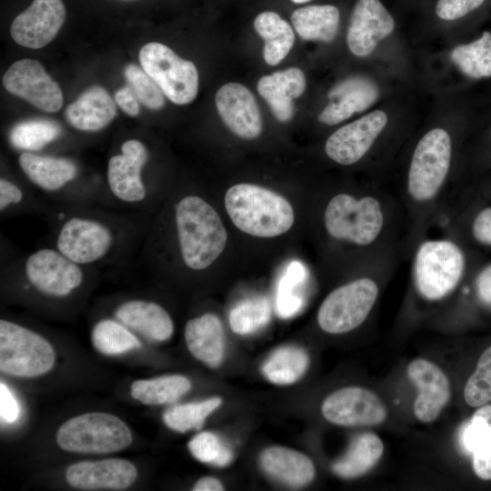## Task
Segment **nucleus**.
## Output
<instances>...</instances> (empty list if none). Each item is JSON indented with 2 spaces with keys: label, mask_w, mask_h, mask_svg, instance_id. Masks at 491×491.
<instances>
[{
  "label": "nucleus",
  "mask_w": 491,
  "mask_h": 491,
  "mask_svg": "<svg viewBox=\"0 0 491 491\" xmlns=\"http://www.w3.org/2000/svg\"><path fill=\"white\" fill-rule=\"evenodd\" d=\"M43 216L52 246L75 263L98 270L134 266L152 219L146 213L55 203Z\"/></svg>",
  "instance_id": "nucleus-1"
},
{
  "label": "nucleus",
  "mask_w": 491,
  "mask_h": 491,
  "mask_svg": "<svg viewBox=\"0 0 491 491\" xmlns=\"http://www.w3.org/2000/svg\"><path fill=\"white\" fill-rule=\"evenodd\" d=\"M1 277L17 291L63 301L85 290L99 275L67 258L51 245L1 261Z\"/></svg>",
  "instance_id": "nucleus-2"
},
{
  "label": "nucleus",
  "mask_w": 491,
  "mask_h": 491,
  "mask_svg": "<svg viewBox=\"0 0 491 491\" xmlns=\"http://www.w3.org/2000/svg\"><path fill=\"white\" fill-rule=\"evenodd\" d=\"M426 235L412 248L410 277L413 290L425 302L436 303L454 294L478 264L472 247L442 231Z\"/></svg>",
  "instance_id": "nucleus-3"
},
{
  "label": "nucleus",
  "mask_w": 491,
  "mask_h": 491,
  "mask_svg": "<svg viewBox=\"0 0 491 491\" xmlns=\"http://www.w3.org/2000/svg\"><path fill=\"white\" fill-rule=\"evenodd\" d=\"M170 230L183 268L202 272L225 249L227 233L215 209L201 195L185 193L169 208Z\"/></svg>",
  "instance_id": "nucleus-4"
},
{
  "label": "nucleus",
  "mask_w": 491,
  "mask_h": 491,
  "mask_svg": "<svg viewBox=\"0 0 491 491\" xmlns=\"http://www.w3.org/2000/svg\"><path fill=\"white\" fill-rule=\"evenodd\" d=\"M18 165L25 180L50 203L108 207L105 182L85 179L70 157L22 152Z\"/></svg>",
  "instance_id": "nucleus-5"
},
{
  "label": "nucleus",
  "mask_w": 491,
  "mask_h": 491,
  "mask_svg": "<svg viewBox=\"0 0 491 491\" xmlns=\"http://www.w3.org/2000/svg\"><path fill=\"white\" fill-rule=\"evenodd\" d=\"M151 162L148 146L138 138L120 144L107 162L105 187L108 207L152 215L159 198L146 175Z\"/></svg>",
  "instance_id": "nucleus-6"
},
{
  "label": "nucleus",
  "mask_w": 491,
  "mask_h": 491,
  "mask_svg": "<svg viewBox=\"0 0 491 491\" xmlns=\"http://www.w3.org/2000/svg\"><path fill=\"white\" fill-rule=\"evenodd\" d=\"M399 260H390L368 268L366 274L337 286L323 300L317 323L328 334L350 332L361 326L377 302L381 280L396 268Z\"/></svg>",
  "instance_id": "nucleus-7"
},
{
  "label": "nucleus",
  "mask_w": 491,
  "mask_h": 491,
  "mask_svg": "<svg viewBox=\"0 0 491 491\" xmlns=\"http://www.w3.org/2000/svg\"><path fill=\"white\" fill-rule=\"evenodd\" d=\"M225 206L234 225L258 237L287 232L295 221L291 204L281 195L253 184H237L225 195Z\"/></svg>",
  "instance_id": "nucleus-8"
},
{
  "label": "nucleus",
  "mask_w": 491,
  "mask_h": 491,
  "mask_svg": "<svg viewBox=\"0 0 491 491\" xmlns=\"http://www.w3.org/2000/svg\"><path fill=\"white\" fill-rule=\"evenodd\" d=\"M133 440L127 425L115 415L86 413L65 421L56 433V442L65 451L107 454L127 447Z\"/></svg>",
  "instance_id": "nucleus-9"
},
{
  "label": "nucleus",
  "mask_w": 491,
  "mask_h": 491,
  "mask_svg": "<svg viewBox=\"0 0 491 491\" xmlns=\"http://www.w3.org/2000/svg\"><path fill=\"white\" fill-rule=\"evenodd\" d=\"M55 362L52 345L31 328L9 319L0 320V370L18 377L49 372Z\"/></svg>",
  "instance_id": "nucleus-10"
},
{
  "label": "nucleus",
  "mask_w": 491,
  "mask_h": 491,
  "mask_svg": "<svg viewBox=\"0 0 491 491\" xmlns=\"http://www.w3.org/2000/svg\"><path fill=\"white\" fill-rule=\"evenodd\" d=\"M139 61L170 101L186 105L195 100L199 77L191 61L181 58L168 46L157 42H150L140 49Z\"/></svg>",
  "instance_id": "nucleus-11"
},
{
  "label": "nucleus",
  "mask_w": 491,
  "mask_h": 491,
  "mask_svg": "<svg viewBox=\"0 0 491 491\" xmlns=\"http://www.w3.org/2000/svg\"><path fill=\"white\" fill-rule=\"evenodd\" d=\"M386 124L385 112L373 111L330 135L325 144V152L341 165L356 164L370 152Z\"/></svg>",
  "instance_id": "nucleus-12"
},
{
  "label": "nucleus",
  "mask_w": 491,
  "mask_h": 491,
  "mask_svg": "<svg viewBox=\"0 0 491 491\" xmlns=\"http://www.w3.org/2000/svg\"><path fill=\"white\" fill-rule=\"evenodd\" d=\"M5 88L36 108L45 112H56L63 105V93L44 66L32 59L15 62L3 77Z\"/></svg>",
  "instance_id": "nucleus-13"
},
{
  "label": "nucleus",
  "mask_w": 491,
  "mask_h": 491,
  "mask_svg": "<svg viewBox=\"0 0 491 491\" xmlns=\"http://www.w3.org/2000/svg\"><path fill=\"white\" fill-rule=\"evenodd\" d=\"M324 417L338 426H370L383 423L386 407L372 391L348 386L329 395L322 405Z\"/></svg>",
  "instance_id": "nucleus-14"
},
{
  "label": "nucleus",
  "mask_w": 491,
  "mask_h": 491,
  "mask_svg": "<svg viewBox=\"0 0 491 491\" xmlns=\"http://www.w3.org/2000/svg\"><path fill=\"white\" fill-rule=\"evenodd\" d=\"M395 26L393 15L381 0H356L346 34L350 52L359 57L367 56L393 33Z\"/></svg>",
  "instance_id": "nucleus-15"
},
{
  "label": "nucleus",
  "mask_w": 491,
  "mask_h": 491,
  "mask_svg": "<svg viewBox=\"0 0 491 491\" xmlns=\"http://www.w3.org/2000/svg\"><path fill=\"white\" fill-rule=\"evenodd\" d=\"M65 19L62 0H34L12 22L11 36L22 46L42 48L55 37Z\"/></svg>",
  "instance_id": "nucleus-16"
},
{
  "label": "nucleus",
  "mask_w": 491,
  "mask_h": 491,
  "mask_svg": "<svg viewBox=\"0 0 491 491\" xmlns=\"http://www.w3.org/2000/svg\"><path fill=\"white\" fill-rule=\"evenodd\" d=\"M406 371L418 389L414 402L415 416L423 423L433 422L451 396L447 376L438 366L424 358L411 361Z\"/></svg>",
  "instance_id": "nucleus-17"
},
{
  "label": "nucleus",
  "mask_w": 491,
  "mask_h": 491,
  "mask_svg": "<svg viewBox=\"0 0 491 491\" xmlns=\"http://www.w3.org/2000/svg\"><path fill=\"white\" fill-rule=\"evenodd\" d=\"M215 100L220 117L235 135L244 139L260 135L261 115L248 88L239 83L225 84L218 89Z\"/></svg>",
  "instance_id": "nucleus-18"
},
{
  "label": "nucleus",
  "mask_w": 491,
  "mask_h": 491,
  "mask_svg": "<svg viewBox=\"0 0 491 491\" xmlns=\"http://www.w3.org/2000/svg\"><path fill=\"white\" fill-rule=\"evenodd\" d=\"M65 476L71 486L81 490H125L135 483L137 470L127 460L110 458L71 465Z\"/></svg>",
  "instance_id": "nucleus-19"
},
{
  "label": "nucleus",
  "mask_w": 491,
  "mask_h": 491,
  "mask_svg": "<svg viewBox=\"0 0 491 491\" xmlns=\"http://www.w3.org/2000/svg\"><path fill=\"white\" fill-rule=\"evenodd\" d=\"M113 317L153 342L168 340L174 333V323L169 313L158 303L142 297L127 298L118 303Z\"/></svg>",
  "instance_id": "nucleus-20"
},
{
  "label": "nucleus",
  "mask_w": 491,
  "mask_h": 491,
  "mask_svg": "<svg viewBox=\"0 0 491 491\" xmlns=\"http://www.w3.org/2000/svg\"><path fill=\"white\" fill-rule=\"evenodd\" d=\"M378 95L376 85L366 77L345 78L329 91V103L318 120L327 125H337L354 114L366 110L376 101Z\"/></svg>",
  "instance_id": "nucleus-21"
},
{
  "label": "nucleus",
  "mask_w": 491,
  "mask_h": 491,
  "mask_svg": "<svg viewBox=\"0 0 491 491\" xmlns=\"http://www.w3.org/2000/svg\"><path fill=\"white\" fill-rule=\"evenodd\" d=\"M306 89V77L297 67H290L261 77L257 91L267 102L274 115L280 122H288L294 115L293 99Z\"/></svg>",
  "instance_id": "nucleus-22"
},
{
  "label": "nucleus",
  "mask_w": 491,
  "mask_h": 491,
  "mask_svg": "<svg viewBox=\"0 0 491 491\" xmlns=\"http://www.w3.org/2000/svg\"><path fill=\"white\" fill-rule=\"evenodd\" d=\"M116 115L114 100L105 89L93 85L83 92L65 109L67 122L83 132H97L107 126Z\"/></svg>",
  "instance_id": "nucleus-23"
},
{
  "label": "nucleus",
  "mask_w": 491,
  "mask_h": 491,
  "mask_svg": "<svg viewBox=\"0 0 491 491\" xmlns=\"http://www.w3.org/2000/svg\"><path fill=\"white\" fill-rule=\"evenodd\" d=\"M185 340L192 356L212 368L217 367L224 356V329L219 317L205 313L187 321Z\"/></svg>",
  "instance_id": "nucleus-24"
},
{
  "label": "nucleus",
  "mask_w": 491,
  "mask_h": 491,
  "mask_svg": "<svg viewBox=\"0 0 491 491\" xmlns=\"http://www.w3.org/2000/svg\"><path fill=\"white\" fill-rule=\"evenodd\" d=\"M263 469L282 483L299 487L308 485L315 477V466L311 459L290 448L272 446L260 456Z\"/></svg>",
  "instance_id": "nucleus-25"
},
{
  "label": "nucleus",
  "mask_w": 491,
  "mask_h": 491,
  "mask_svg": "<svg viewBox=\"0 0 491 491\" xmlns=\"http://www.w3.org/2000/svg\"><path fill=\"white\" fill-rule=\"evenodd\" d=\"M461 436L464 448L471 454L475 474L491 480V404L476 410Z\"/></svg>",
  "instance_id": "nucleus-26"
},
{
  "label": "nucleus",
  "mask_w": 491,
  "mask_h": 491,
  "mask_svg": "<svg viewBox=\"0 0 491 491\" xmlns=\"http://www.w3.org/2000/svg\"><path fill=\"white\" fill-rule=\"evenodd\" d=\"M384 444L370 432L358 435L346 454L332 465L333 472L343 478H355L367 473L380 460Z\"/></svg>",
  "instance_id": "nucleus-27"
},
{
  "label": "nucleus",
  "mask_w": 491,
  "mask_h": 491,
  "mask_svg": "<svg viewBox=\"0 0 491 491\" xmlns=\"http://www.w3.org/2000/svg\"><path fill=\"white\" fill-rule=\"evenodd\" d=\"M26 181L2 175L0 177V219L5 220L26 214L44 215L50 205L45 198L35 193Z\"/></svg>",
  "instance_id": "nucleus-28"
},
{
  "label": "nucleus",
  "mask_w": 491,
  "mask_h": 491,
  "mask_svg": "<svg viewBox=\"0 0 491 491\" xmlns=\"http://www.w3.org/2000/svg\"><path fill=\"white\" fill-rule=\"evenodd\" d=\"M291 21L305 40L331 42L340 24V11L333 5H313L295 10Z\"/></svg>",
  "instance_id": "nucleus-29"
},
{
  "label": "nucleus",
  "mask_w": 491,
  "mask_h": 491,
  "mask_svg": "<svg viewBox=\"0 0 491 491\" xmlns=\"http://www.w3.org/2000/svg\"><path fill=\"white\" fill-rule=\"evenodd\" d=\"M254 27L265 41V61L270 65H278L287 55L295 42L291 25L278 14L266 11L256 17Z\"/></svg>",
  "instance_id": "nucleus-30"
},
{
  "label": "nucleus",
  "mask_w": 491,
  "mask_h": 491,
  "mask_svg": "<svg viewBox=\"0 0 491 491\" xmlns=\"http://www.w3.org/2000/svg\"><path fill=\"white\" fill-rule=\"evenodd\" d=\"M307 278L308 272L302 262L293 260L286 266L276 293V311L280 317L290 318L303 308Z\"/></svg>",
  "instance_id": "nucleus-31"
},
{
  "label": "nucleus",
  "mask_w": 491,
  "mask_h": 491,
  "mask_svg": "<svg viewBox=\"0 0 491 491\" xmlns=\"http://www.w3.org/2000/svg\"><path fill=\"white\" fill-rule=\"evenodd\" d=\"M191 388L184 376L169 375L151 379H140L131 386V396L145 405H164L175 402Z\"/></svg>",
  "instance_id": "nucleus-32"
},
{
  "label": "nucleus",
  "mask_w": 491,
  "mask_h": 491,
  "mask_svg": "<svg viewBox=\"0 0 491 491\" xmlns=\"http://www.w3.org/2000/svg\"><path fill=\"white\" fill-rule=\"evenodd\" d=\"M63 135V129L56 122L34 119L20 122L9 131L10 145L22 152L39 153L45 146L56 142Z\"/></svg>",
  "instance_id": "nucleus-33"
},
{
  "label": "nucleus",
  "mask_w": 491,
  "mask_h": 491,
  "mask_svg": "<svg viewBox=\"0 0 491 491\" xmlns=\"http://www.w3.org/2000/svg\"><path fill=\"white\" fill-rule=\"evenodd\" d=\"M135 335L114 317L102 318L92 328L91 341L99 353L116 356L142 346Z\"/></svg>",
  "instance_id": "nucleus-34"
},
{
  "label": "nucleus",
  "mask_w": 491,
  "mask_h": 491,
  "mask_svg": "<svg viewBox=\"0 0 491 491\" xmlns=\"http://www.w3.org/2000/svg\"><path fill=\"white\" fill-rule=\"evenodd\" d=\"M308 362V356L304 350L285 346L266 359L262 370L270 382L280 386L291 385L303 376Z\"/></svg>",
  "instance_id": "nucleus-35"
},
{
  "label": "nucleus",
  "mask_w": 491,
  "mask_h": 491,
  "mask_svg": "<svg viewBox=\"0 0 491 491\" xmlns=\"http://www.w3.org/2000/svg\"><path fill=\"white\" fill-rule=\"evenodd\" d=\"M452 61L467 76L475 79L491 76V33L485 31L476 40L456 46Z\"/></svg>",
  "instance_id": "nucleus-36"
},
{
  "label": "nucleus",
  "mask_w": 491,
  "mask_h": 491,
  "mask_svg": "<svg viewBox=\"0 0 491 491\" xmlns=\"http://www.w3.org/2000/svg\"><path fill=\"white\" fill-rule=\"evenodd\" d=\"M221 403V398L212 397L202 402L176 405L164 412L163 420L169 428L180 433L198 430Z\"/></svg>",
  "instance_id": "nucleus-37"
},
{
  "label": "nucleus",
  "mask_w": 491,
  "mask_h": 491,
  "mask_svg": "<svg viewBox=\"0 0 491 491\" xmlns=\"http://www.w3.org/2000/svg\"><path fill=\"white\" fill-rule=\"evenodd\" d=\"M271 317V306L265 296L248 298L238 303L229 313V325L235 334H252L265 326Z\"/></svg>",
  "instance_id": "nucleus-38"
},
{
  "label": "nucleus",
  "mask_w": 491,
  "mask_h": 491,
  "mask_svg": "<svg viewBox=\"0 0 491 491\" xmlns=\"http://www.w3.org/2000/svg\"><path fill=\"white\" fill-rule=\"evenodd\" d=\"M464 397L466 404L473 407L491 402V346L480 356L474 373L465 386Z\"/></svg>",
  "instance_id": "nucleus-39"
},
{
  "label": "nucleus",
  "mask_w": 491,
  "mask_h": 491,
  "mask_svg": "<svg viewBox=\"0 0 491 491\" xmlns=\"http://www.w3.org/2000/svg\"><path fill=\"white\" fill-rule=\"evenodd\" d=\"M187 446L192 456L203 463L225 466L233 459L231 449L211 432L197 434L189 441Z\"/></svg>",
  "instance_id": "nucleus-40"
},
{
  "label": "nucleus",
  "mask_w": 491,
  "mask_h": 491,
  "mask_svg": "<svg viewBox=\"0 0 491 491\" xmlns=\"http://www.w3.org/2000/svg\"><path fill=\"white\" fill-rule=\"evenodd\" d=\"M125 76L144 105L153 110L164 106L163 91L143 68L130 64L125 69Z\"/></svg>",
  "instance_id": "nucleus-41"
},
{
  "label": "nucleus",
  "mask_w": 491,
  "mask_h": 491,
  "mask_svg": "<svg viewBox=\"0 0 491 491\" xmlns=\"http://www.w3.org/2000/svg\"><path fill=\"white\" fill-rule=\"evenodd\" d=\"M486 0H437L436 16L444 22L460 20L480 8Z\"/></svg>",
  "instance_id": "nucleus-42"
},
{
  "label": "nucleus",
  "mask_w": 491,
  "mask_h": 491,
  "mask_svg": "<svg viewBox=\"0 0 491 491\" xmlns=\"http://www.w3.org/2000/svg\"><path fill=\"white\" fill-rule=\"evenodd\" d=\"M471 283L477 302L491 310V261L477 264L471 275Z\"/></svg>",
  "instance_id": "nucleus-43"
},
{
  "label": "nucleus",
  "mask_w": 491,
  "mask_h": 491,
  "mask_svg": "<svg viewBox=\"0 0 491 491\" xmlns=\"http://www.w3.org/2000/svg\"><path fill=\"white\" fill-rule=\"evenodd\" d=\"M20 415V407L14 394L3 382L0 384V416L2 421L15 423Z\"/></svg>",
  "instance_id": "nucleus-44"
},
{
  "label": "nucleus",
  "mask_w": 491,
  "mask_h": 491,
  "mask_svg": "<svg viewBox=\"0 0 491 491\" xmlns=\"http://www.w3.org/2000/svg\"><path fill=\"white\" fill-rule=\"evenodd\" d=\"M115 101L130 116L137 115L140 111L139 99L131 86H124L117 90Z\"/></svg>",
  "instance_id": "nucleus-45"
},
{
  "label": "nucleus",
  "mask_w": 491,
  "mask_h": 491,
  "mask_svg": "<svg viewBox=\"0 0 491 491\" xmlns=\"http://www.w3.org/2000/svg\"><path fill=\"white\" fill-rule=\"evenodd\" d=\"M194 491H221L224 490L223 485L215 477H203L199 479L193 486Z\"/></svg>",
  "instance_id": "nucleus-46"
},
{
  "label": "nucleus",
  "mask_w": 491,
  "mask_h": 491,
  "mask_svg": "<svg viewBox=\"0 0 491 491\" xmlns=\"http://www.w3.org/2000/svg\"><path fill=\"white\" fill-rule=\"evenodd\" d=\"M291 1L296 3V4H303V3L309 2L311 0H291Z\"/></svg>",
  "instance_id": "nucleus-47"
}]
</instances>
